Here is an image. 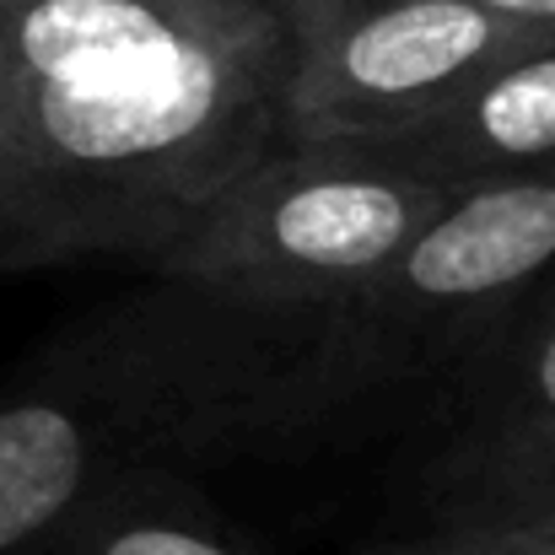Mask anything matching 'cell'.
Returning a JSON list of instances; mask_svg holds the SVG:
<instances>
[{"mask_svg":"<svg viewBox=\"0 0 555 555\" xmlns=\"http://www.w3.org/2000/svg\"><path fill=\"white\" fill-rule=\"evenodd\" d=\"M393 372L346 308L194 281L135 292L65 330L0 393V555L49 551L119 480L297 442Z\"/></svg>","mask_w":555,"mask_h":555,"instance_id":"cell-2","label":"cell"},{"mask_svg":"<svg viewBox=\"0 0 555 555\" xmlns=\"http://www.w3.org/2000/svg\"><path fill=\"white\" fill-rule=\"evenodd\" d=\"M43 555H254L184 475H141L92 496Z\"/></svg>","mask_w":555,"mask_h":555,"instance_id":"cell-7","label":"cell"},{"mask_svg":"<svg viewBox=\"0 0 555 555\" xmlns=\"http://www.w3.org/2000/svg\"><path fill=\"white\" fill-rule=\"evenodd\" d=\"M475 5H486V11H496V16H507V22L555 33V0H475Z\"/></svg>","mask_w":555,"mask_h":555,"instance_id":"cell-11","label":"cell"},{"mask_svg":"<svg viewBox=\"0 0 555 555\" xmlns=\"http://www.w3.org/2000/svg\"><path fill=\"white\" fill-rule=\"evenodd\" d=\"M362 146L453 189L555 173V38L491 65L421 125Z\"/></svg>","mask_w":555,"mask_h":555,"instance_id":"cell-6","label":"cell"},{"mask_svg":"<svg viewBox=\"0 0 555 555\" xmlns=\"http://www.w3.org/2000/svg\"><path fill=\"white\" fill-rule=\"evenodd\" d=\"M292 5H302V0H286V5H281V16H286V11H292Z\"/></svg>","mask_w":555,"mask_h":555,"instance_id":"cell-12","label":"cell"},{"mask_svg":"<svg viewBox=\"0 0 555 555\" xmlns=\"http://www.w3.org/2000/svg\"><path fill=\"white\" fill-rule=\"evenodd\" d=\"M264 0H0V270L157 264L286 146Z\"/></svg>","mask_w":555,"mask_h":555,"instance_id":"cell-1","label":"cell"},{"mask_svg":"<svg viewBox=\"0 0 555 555\" xmlns=\"http://www.w3.org/2000/svg\"><path fill=\"white\" fill-rule=\"evenodd\" d=\"M264 5H275V11H281V5H286V0H264Z\"/></svg>","mask_w":555,"mask_h":555,"instance_id":"cell-13","label":"cell"},{"mask_svg":"<svg viewBox=\"0 0 555 555\" xmlns=\"http://www.w3.org/2000/svg\"><path fill=\"white\" fill-rule=\"evenodd\" d=\"M453 194L362 141H286L221 189L152 270L254 302L346 308Z\"/></svg>","mask_w":555,"mask_h":555,"instance_id":"cell-3","label":"cell"},{"mask_svg":"<svg viewBox=\"0 0 555 555\" xmlns=\"http://www.w3.org/2000/svg\"><path fill=\"white\" fill-rule=\"evenodd\" d=\"M286 141H383L555 33L475 0H302L286 11Z\"/></svg>","mask_w":555,"mask_h":555,"instance_id":"cell-4","label":"cell"},{"mask_svg":"<svg viewBox=\"0 0 555 555\" xmlns=\"http://www.w3.org/2000/svg\"><path fill=\"white\" fill-rule=\"evenodd\" d=\"M442 486L453 524L555 534V426L486 448H453L442 459Z\"/></svg>","mask_w":555,"mask_h":555,"instance_id":"cell-8","label":"cell"},{"mask_svg":"<svg viewBox=\"0 0 555 555\" xmlns=\"http://www.w3.org/2000/svg\"><path fill=\"white\" fill-rule=\"evenodd\" d=\"M367 555H555V534L486 529V524H453L448 534L404 540V545H377V551H367Z\"/></svg>","mask_w":555,"mask_h":555,"instance_id":"cell-10","label":"cell"},{"mask_svg":"<svg viewBox=\"0 0 555 555\" xmlns=\"http://www.w3.org/2000/svg\"><path fill=\"white\" fill-rule=\"evenodd\" d=\"M555 275V173L459 189L346 313L410 367L421 346L464 335Z\"/></svg>","mask_w":555,"mask_h":555,"instance_id":"cell-5","label":"cell"},{"mask_svg":"<svg viewBox=\"0 0 555 555\" xmlns=\"http://www.w3.org/2000/svg\"><path fill=\"white\" fill-rule=\"evenodd\" d=\"M555 426V319H545L529 340H518L507 357L475 377L469 388V426L459 448L507 442L524 431Z\"/></svg>","mask_w":555,"mask_h":555,"instance_id":"cell-9","label":"cell"}]
</instances>
